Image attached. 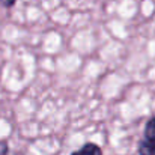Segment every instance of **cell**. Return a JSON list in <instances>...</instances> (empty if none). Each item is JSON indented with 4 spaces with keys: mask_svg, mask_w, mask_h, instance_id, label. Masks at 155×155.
<instances>
[{
    "mask_svg": "<svg viewBox=\"0 0 155 155\" xmlns=\"http://www.w3.org/2000/svg\"><path fill=\"white\" fill-rule=\"evenodd\" d=\"M139 155H155V116L145 125V133L139 143Z\"/></svg>",
    "mask_w": 155,
    "mask_h": 155,
    "instance_id": "cell-1",
    "label": "cell"
},
{
    "mask_svg": "<svg viewBox=\"0 0 155 155\" xmlns=\"http://www.w3.org/2000/svg\"><path fill=\"white\" fill-rule=\"evenodd\" d=\"M71 155H104L103 149L97 145V143H84L80 149L74 151Z\"/></svg>",
    "mask_w": 155,
    "mask_h": 155,
    "instance_id": "cell-2",
    "label": "cell"
},
{
    "mask_svg": "<svg viewBox=\"0 0 155 155\" xmlns=\"http://www.w3.org/2000/svg\"><path fill=\"white\" fill-rule=\"evenodd\" d=\"M0 155H11L9 154V145L6 140H0Z\"/></svg>",
    "mask_w": 155,
    "mask_h": 155,
    "instance_id": "cell-3",
    "label": "cell"
},
{
    "mask_svg": "<svg viewBox=\"0 0 155 155\" xmlns=\"http://www.w3.org/2000/svg\"><path fill=\"white\" fill-rule=\"evenodd\" d=\"M17 3V0H0V5L3 8H12Z\"/></svg>",
    "mask_w": 155,
    "mask_h": 155,
    "instance_id": "cell-4",
    "label": "cell"
}]
</instances>
